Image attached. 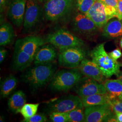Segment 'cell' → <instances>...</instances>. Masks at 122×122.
Listing matches in <instances>:
<instances>
[{
	"instance_id": "d6a6232c",
	"label": "cell",
	"mask_w": 122,
	"mask_h": 122,
	"mask_svg": "<svg viewBox=\"0 0 122 122\" xmlns=\"http://www.w3.org/2000/svg\"><path fill=\"white\" fill-rule=\"evenodd\" d=\"M7 52L6 49L1 48L0 49V63H1L4 61L7 56Z\"/></svg>"
},
{
	"instance_id": "f1b7e54d",
	"label": "cell",
	"mask_w": 122,
	"mask_h": 122,
	"mask_svg": "<svg viewBox=\"0 0 122 122\" xmlns=\"http://www.w3.org/2000/svg\"><path fill=\"white\" fill-rule=\"evenodd\" d=\"M109 104L115 112L122 113V100H112L110 101Z\"/></svg>"
},
{
	"instance_id": "3957f363",
	"label": "cell",
	"mask_w": 122,
	"mask_h": 122,
	"mask_svg": "<svg viewBox=\"0 0 122 122\" xmlns=\"http://www.w3.org/2000/svg\"><path fill=\"white\" fill-rule=\"evenodd\" d=\"M83 75L78 68L59 70L53 76L49 87L53 92H66L73 88Z\"/></svg>"
},
{
	"instance_id": "7a4b0ae2",
	"label": "cell",
	"mask_w": 122,
	"mask_h": 122,
	"mask_svg": "<svg viewBox=\"0 0 122 122\" xmlns=\"http://www.w3.org/2000/svg\"><path fill=\"white\" fill-rule=\"evenodd\" d=\"M105 44L104 43L97 45L91 51V56L92 60L98 66L105 77L109 78L119 73L121 65L106 52Z\"/></svg>"
},
{
	"instance_id": "8992f818",
	"label": "cell",
	"mask_w": 122,
	"mask_h": 122,
	"mask_svg": "<svg viewBox=\"0 0 122 122\" xmlns=\"http://www.w3.org/2000/svg\"><path fill=\"white\" fill-rule=\"evenodd\" d=\"M86 15L99 29L104 27L111 19L118 16L117 10L104 2L95 1Z\"/></svg>"
},
{
	"instance_id": "ac0fdd59",
	"label": "cell",
	"mask_w": 122,
	"mask_h": 122,
	"mask_svg": "<svg viewBox=\"0 0 122 122\" xmlns=\"http://www.w3.org/2000/svg\"><path fill=\"white\" fill-rule=\"evenodd\" d=\"M102 35L110 39L122 37V20L111 19L104 27Z\"/></svg>"
},
{
	"instance_id": "44dd1931",
	"label": "cell",
	"mask_w": 122,
	"mask_h": 122,
	"mask_svg": "<svg viewBox=\"0 0 122 122\" xmlns=\"http://www.w3.org/2000/svg\"><path fill=\"white\" fill-rule=\"evenodd\" d=\"M15 38L13 27L8 22L1 24L0 27V45L5 46L12 43Z\"/></svg>"
},
{
	"instance_id": "603a6c76",
	"label": "cell",
	"mask_w": 122,
	"mask_h": 122,
	"mask_svg": "<svg viewBox=\"0 0 122 122\" xmlns=\"http://www.w3.org/2000/svg\"><path fill=\"white\" fill-rule=\"evenodd\" d=\"M83 107L86 108L97 105L109 103L110 99L108 94H95L81 98Z\"/></svg>"
},
{
	"instance_id": "52a82bcc",
	"label": "cell",
	"mask_w": 122,
	"mask_h": 122,
	"mask_svg": "<svg viewBox=\"0 0 122 122\" xmlns=\"http://www.w3.org/2000/svg\"><path fill=\"white\" fill-rule=\"evenodd\" d=\"M84 111L86 122H117L116 114L109 103L88 107Z\"/></svg>"
},
{
	"instance_id": "6da1fadb",
	"label": "cell",
	"mask_w": 122,
	"mask_h": 122,
	"mask_svg": "<svg viewBox=\"0 0 122 122\" xmlns=\"http://www.w3.org/2000/svg\"><path fill=\"white\" fill-rule=\"evenodd\" d=\"M34 65L25 70L20 78L22 82L35 89L43 87L51 81L57 66L54 62Z\"/></svg>"
},
{
	"instance_id": "5bb4252c",
	"label": "cell",
	"mask_w": 122,
	"mask_h": 122,
	"mask_svg": "<svg viewBox=\"0 0 122 122\" xmlns=\"http://www.w3.org/2000/svg\"><path fill=\"white\" fill-rule=\"evenodd\" d=\"M45 44L44 39L36 35H29L17 39L15 48L19 49L35 58L39 48Z\"/></svg>"
},
{
	"instance_id": "e575fe53",
	"label": "cell",
	"mask_w": 122,
	"mask_h": 122,
	"mask_svg": "<svg viewBox=\"0 0 122 122\" xmlns=\"http://www.w3.org/2000/svg\"><path fill=\"white\" fill-rule=\"evenodd\" d=\"M116 116L117 122H122V113L121 112H115Z\"/></svg>"
},
{
	"instance_id": "e0dca14e",
	"label": "cell",
	"mask_w": 122,
	"mask_h": 122,
	"mask_svg": "<svg viewBox=\"0 0 122 122\" xmlns=\"http://www.w3.org/2000/svg\"><path fill=\"white\" fill-rule=\"evenodd\" d=\"M34 60V57L15 48L12 62V69L15 71H23L30 67Z\"/></svg>"
},
{
	"instance_id": "7402d4cb",
	"label": "cell",
	"mask_w": 122,
	"mask_h": 122,
	"mask_svg": "<svg viewBox=\"0 0 122 122\" xmlns=\"http://www.w3.org/2000/svg\"><path fill=\"white\" fill-rule=\"evenodd\" d=\"M18 80L13 75H10L1 82L0 93L1 98H5L15 90L17 87Z\"/></svg>"
},
{
	"instance_id": "4fadbf2b",
	"label": "cell",
	"mask_w": 122,
	"mask_h": 122,
	"mask_svg": "<svg viewBox=\"0 0 122 122\" xmlns=\"http://www.w3.org/2000/svg\"><path fill=\"white\" fill-rule=\"evenodd\" d=\"M27 0H10L7 15L13 25L18 28L23 25Z\"/></svg>"
},
{
	"instance_id": "f35d334b",
	"label": "cell",
	"mask_w": 122,
	"mask_h": 122,
	"mask_svg": "<svg viewBox=\"0 0 122 122\" xmlns=\"http://www.w3.org/2000/svg\"><path fill=\"white\" fill-rule=\"evenodd\" d=\"M95 0V1H97V0H98V1H100L103 2H105V0Z\"/></svg>"
},
{
	"instance_id": "83f0119b",
	"label": "cell",
	"mask_w": 122,
	"mask_h": 122,
	"mask_svg": "<svg viewBox=\"0 0 122 122\" xmlns=\"http://www.w3.org/2000/svg\"><path fill=\"white\" fill-rule=\"evenodd\" d=\"M47 118L44 114H35L30 118L24 119V122H45L47 121Z\"/></svg>"
},
{
	"instance_id": "ffe728a7",
	"label": "cell",
	"mask_w": 122,
	"mask_h": 122,
	"mask_svg": "<svg viewBox=\"0 0 122 122\" xmlns=\"http://www.w3.org/2000/svg\"><path fill=\"white\" fill-rule=\"evenodd\" d=\"M25 94L22 91L19 90L14 93L10 96L8 102L9 109L13 113H20L23 106L26 104Z\"/></svg>"
},
{
	"instance_id": "4dcf8cb0",
	"label": "cell",
	"mask_w": 122,
	"mask_h": 122,
	"mask_svg": "<svg viewBox=\"0 0 122 122\" xmlns=\"http://www.w3.org/2000/svg\"><path fill=\"white\" fill-rule=\"evenodd\" d=\"M105 4L116 9L118 11V0H105Z\"/></svg>"
},
{
	"instance_id": "d590c367",
	"label": "cell",
	"mask_w": 122,
	"mask_h": 122,
	"mask_svg": "<svg viewBox=\"0 0 122 122\" xmlns=\"http://www.w3.org/2000/svg\"><path fill=\"white\" fill-rule=\"evenodd\" d=\"M118 79H119L122 82V71H120L119 73L117 75Z\"/></svg>"
},
{
	"instance_id": "7c38bea8",
	"label": "cell",
	"mask_w": 122,
	"mask_h": 122,
	"mask_svg": "<svg viewBox=\"0 0 122 122\" xmlns=\"http://www.w3.org/2000/svg\"><path fill=\"white\" fill-rule=\"evenodd\" d=\"M73 89L81 98L95 94H107L103 84L86 76L81 79Z\"/></svg>"
},
{
	"instance_id": "9c48e42d",
	"label": "cell",
	"mask_w": 122,
	"mask_h": 122,
	"mask_svg": "<svg viewBox=\"0 0 122 122\" xmlns=\"http://www.w3.org/2000/svg\"><path fill=\"white\" fill-rule=\"evenodd\" d=\"M83 107L80 96L68 95L49 102L46 109L49 113L53 112L67 113L73 109Z\"/></svg>"
},
{
	"instance_id": "5b68a950",
	"label": "cell",
	"mask_w": 122,
	"mask_h": 122,
	"mask_svg": "<svg viewBox=\"0 0 122 122\" xmlns=\"http://www.w3.org/2000/svg\"><path fill=\"white\" fill-rule=\"evenodd\" d=\"M45 42L60 50L82 47L84 45L83 40L65 29H60L49 34Z\"/></svg>"
},
{
	"instance_id": "f546056e",
	"label": "cell",
	"mask_w": 122,
	"mask_h": 122,
	"mask_svg": "<svg viewBox=\"0 0 122 122\" xmlns=\"http://www.w3.org/2000/svg\"><path fill=\"white\" fill-rule=\"evenodd\" d=\"M108 53L110 57L116 61L122 56V52L119 48H116Z\"/></svg>"
},
{
	"instance_id": "1f68e13d",
	"label": "cell",
	"mask_w": 122,
	"mask_h": 122,
	"mask_svg": "<svg viewBox=\"0 0 122 122\" xmlns=\"http://www.w3.org/2000/svg\"><path fill=\"white\" fill-rule=\"evenodd\" d=\"M10 0H0V13H2L7 9Z\"/></svg>"
},
{
	"instance_id": "cb8c5ba5",
	"label": "cell",
	"mask_w": 122,
	"mask_h": 122,
	"mask_svg": "<svg viewBox=\"0 0 122 122\" xmlns=\"http://www.w3.org/2000/svg\"><path fill=\"white\" fill-rule=\"evenodd\" d=\"M83 107L77 108L66 113L68 118V122H85V111H84Z\"/></svg>"
},
{
	"instance_id": "836d02e7",
	"label": "cell",
	"mask_w": 122,
	"mask_h": 122,
	"mask_svg": "<svg viewBox=\"0 0 122 122\" xmlns=\"http://www.w3.org/2000/svg\"><path fill=\"white\" fill-rule=\"evenodd\" d=\"M117 18L122 20V0H118Z\"/></svg>"
},
{
	"instance_id": "484cf974",
	"label": "cell",
	"mask_w": 122,
	"mask_h": 122,
	"mask_svg": "<svg viewBox=\"0 0 122 122\" xmlns=\"http://www.w3.org/2000/svg\"><path fill=\"white\" fill-rule=\"evenodd\" d=\"M75 4L79 10L86 14L95 2V0H75Z\"/></svg>"
},
{
	"instance_id": "74e56055",
	"label": "cell",
	"mask_w": 122,
	"mask_h": 122,
	"mask_svg": "<svg viewBox=\"0 0 122 122\" xmlns=\"http://www.w3.org/2000/svg\"><path fill=\"white\" fill-rule=\"evenodd\" d=\"M40 2H44V1H48V0H38Z\"/></svg>"
},
{
	"instance_id": "ba28073f",
	"label": "cell",
	"mask_w": 122,
	"mask_h": 122,
	"mask_svg": "<svg viewBox=\"0 0 122 122\" xmlns=\"http://www.w3.org/2000/svg\"><path fill=\"white\" fill-rule=\"evenodd\" d=\"M38 0H27L25 13L23 27L26 32L35 30L41 21L44 7L39 3Z\"/></svg>"
},
{
	"instance_id": "8fae6325",
	"label": "cell",
	"mask_w": 122,
	"mask_h": 122,
	"mask_svg": "<svg viewBox=\"0 0 122 122\" xmlns=\"http://www.w3.org/2000/svg\"><path fill=\"white\" fill-rule=\"evenodd\" d=\"M71 26L73 31L85 37L95 35L99 29L90 18L81 12L75 15Z\"/></svg>"
},
{
	"instance_id": "30bf717a",
	"label": "cell",
	"mask_w": 122,
	"mask_h": 122,
	"mask_svg": "<svg viewBox=\"0 0 122 122\" xmlns=\"http://www.w3.org/2000/svg\"><path fill=\"white\" fill-rule=\"evenodd\" d=\"M86 56L81 47H75L59 50L58 62L59 66L66 68H77Z\"/></svg>"
},
{
	"instance_id": "2e32d148",
	"label": "cell",
	"mask_w": 122,
	"mask_h": 122,
	"mask_svg": "<svg viewBox=\"0 0 122 122\" xmlns=\"http://www.w3.org/2000/svg\"><path fill=\"white\" fill-rule=\"evenodd\" d=\"M56 48L51 44L43 45L36 53L34 64H45L53 62L57 57Z\"/></svg>"
},
{
	"instance_id": "277c9868",
	"label": "cell",
	"mask_w": 122,
	"mask_h": 122,
	"mask_svg": "<svg viewBox=\"0 0 122 122\" xmlns=\"http://www.w3.org/2000/svg\"><path fill=\"white\" fill-rule=\"evenodd\" d=\"M75 0H48L44 5L47 20L56 22L67 17L74 8Z\"/></svg>"
},
{
	"instance_id": "8d00e7d4",
	"label": "cell",
	"mask_w": 122,
	"mask_h": 122,
	"mask_svg": "<svg viewBox=\"0 0 122 122\" xmlns=\"http://www.w3.org/2000/svg\"><path fill=\"white\" fill-rule=\"evenodd\" d=\"M119 45L121 47V48H122V38L120 40V42H119Z\"/></svg>"
},
{
	"instance_id": "4316f807",
	"label": "cell",
	"mask_w": 122,
	"mask_h": 122,
	"mask_svg": "<svg viewBox=\"0 0 122 122\" xmlns=\"http://www.w3.org/2000/svg\"><path fill=\"white\" fill-rule=\"evenodd\" d=\"M49 118L53 122H68V118L66 113L53 112L49 113Z\"/></svg>"
},
{
	"instance_id": "d4e9b609",
	"label": "cell",
	"mask_w": 122,
	"mask_h": 122,
	"mask_svg": "<svg viewBox=\"0 0 122 122\" xmlns=\"http://www.w3.org/2000/svg\"><path fill=\"white\" fill-rule=\"evenodd\" d=\"M39 104H25L20 110V113L25 119L30 118L36 114Z\"/></svg>"
},
{
	"instance_id": "9a60e30c",
	"label": "cell",
	"mask_w": 122,
	"mask_h": 122,
	"mask_svg": "<svg viewBox=\"0 0 122 122\" xmlns=\"http://www.w3.org/2000/svg\"><path fill=\"white\" fill-rule=\"evenodd\" d=\"M79 70L85 76L92 79L99 83H104L105 77L98 66L93 61L84 59L78 67Z\"/></svg>"
},
{
	"instance_id": "d6986e66",
	"label": "cell",
	"mask_w": 122,
	"mask_h": 122,
	"mask_svg": "<svg viewBox=\"0 0 122 122\" xmlns=\"http://www.w3.org/2000/svg\"><path fill=\"white\" fill-rule=\"evenodd\" d=\"M103 85L110 100H122V82L119 79L106 80Z\"/></svg>"
}]
</instances>
